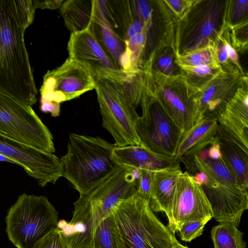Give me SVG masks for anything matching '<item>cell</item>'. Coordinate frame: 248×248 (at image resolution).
<instances>
[{"label": "cell", "mask_w": 248, "mask_h": 248, "mask_svg": "<svg viewBox=\"0 0 248 248\" xmlns=\"http://www.w3.org/2000/svg\"><path fill=\"white\" fill-rule=\"evenodd\" d=\"M35 10L32 0H0V93L31 107L37 91L24 34Z\"/></svg>", "instance_id": "1"}, {"label": "cell", "mask_w": 248, "mask_h": 248, "mask_svg": "<svg viewBox=\"0 0 248 248\" xmlns=\"http://www.w3.org/2000/svg\"><path fill=\"white\" fill-rule=\"evenodd\" d=\"M199 185L212 208L213 217L219 223L238 227L248 208V190L239 184L226 166L217 141L179 160Z\"/></svg>", "instance_id": "2"}, {"label": "cell", "mask_w": 248, "mask_h": 248, "mask_svg": "<svg viewBox=\"0 0 248 248\" xmlns=\"http://www.w3.org/2000/svg\"><path fill=\"white\" fill-rule=\"evenodd\" d=\"M126 86L130 99L142 109L136 130L142 146L161 155L174 157L183 133L166 111L150 85L146 74L139 71Z\"/></svg>", "instance_id": "3"}, {"label": "cell", "mask_w": 248, "mask_h": 248, "mask_svg": "<svg viewBox=\"0 0 248 248\" xmlns=\"http://www.w3.org/2000/svg\"><path fill=\"white\" fill-rule=\"evenodd\" d=\"M116 147L100 137L70 134L66 154L60 158L62 176L79 195L88 193L119 167L112 156Z\"/></svg>", "instance_id": "4"}, {"label": "cell", "mask_w": 248, "mask_h": 248, "mask_svg": "<svg viewBox=\"0 0 248 248\" xmlns=\"http://www.w3.org/2000/svg\"><path fill=\"white\" fill-rule=\"evenodd\" d=\"M113 213L122 248H172L180 243L155 215L149 200L137 193L122 201Z\"/></svg>", "instance_id": "5"}, {"label": "cell", "mask_w": 248, "mask_h": 248, "mask_svg": "<svg viewBox=\"0 0 248 248\" xmlns=\"http://www.w3.org/2000/svg\"><path fill=\"white\" fill-rule=\"evenodd\" d=\"M58 219V212L46 197L23 193L7 212L6 232L17 248H35L57 228Z\"/></svg>", "instance_id": "6"}, {"label": "cell", "mask_w": 248, "mask_h": 248, "mask_svg": "<svg viewBox=\"0 0 248 248\" xmlns=\"http://www.w3.org/2000/svg\"><path fill=\"white\" fill-rule=\"evenodd\" d=\"M97 98L103 126L117 147L141 145L136 130L139 117L125 85V79L95 77Z\"/></svg>", "instance_id": "7"}, {"label": "cell", "mask_w": 248, "mask_h": 248, "mask_svg": "<svg viewBox=\"0 0 248 248\" xmlns=\"http://www.w3.org/2000/svg\"><path fill=\"white\" fill-rule=\"evenodd\" d=\"M228 1L193 0L178 20L174 47L177 56L214 43L227 28Z\"/></svg>", "instance_id": "8"}, {"label": "cell", "mask_w": 248, "mask_h": 248, "mask_svg": "<svg viewBox=\"0 0 248 248\" xmlns=\"http://www.w3.org/2000/svg\"><path fill=\"white\" fill-rule=\"evenodd\" d=\"M0 132L21 143L53 154L52 135L31 106L0 93Z\"/></svg>", "instance_id": "9"}, {"label": "cell", "mask_w": 248, "mask_h": 248, "mask_svg": "<svg viewBox=\"0 0 248 248\" xmlns=\"http://www.w3.org/2000/svg\"><path fill=\"white\" fill-rule=\"evenodd\" d=\"M145 72L157 98L183 134L191 129L198 121L195 102L197 90L182 74L170 77Z\"/></svg>", "instance_id": "10"}, {"label": "cell", "mask_w": 248, "mask_h": 248, "mask_svg": "<svg viewBox=\"0 0 248 248\" xmlns=\"http://www.w3.org/2000/svg\"><path fill=\"white\" fill-rule=\"evenodd\" d=\"M95 80L84 64L68 58L60 66L48 70L40 89L41 99L61 104L95 89Z\"/></svg>", "instance_id": "11"}, {"label": "cell", "mask_w": 248, "mask_h": 248, "mask_svg": "<svg viewBox=\"0 0 248 248\" xmlns=\"http://www.w3.org/2000/svg\"><path fill=\"white\" fill-rule=\"evenodd\" d=\"M140 170L119 166L88 193L79 195L89 205L96 226L123 201L137 193Z\"/></svg>", "instance_id": "12"}, {"label": "cell", "mask_w": 248, "mask_h": 248, "mask_svg": "<svg viewBox=\"0 0 248 248\" xmlns=\"http://www.w3.org/2000/svg\"><path fill=\"white\" fill-rule=\"evenodd\" d=\"M167 227L174 234L188 221L207 222L213 218L211 205L201 186L187 171L179 176L170 208Z\"/></svg>", "instance_id": "13"}, {"label": "cell", "mask_w": 248, "mask_h": 248, "mask_svg": "<svg viewBox=\"0 0 248 248\" xmlns=\"http://www.w3.org/2000/svg\"><path fill=\"white\" fill-rule=\"evenodd\" d=\"M0 154L14 160L38 185L55 184L62 176L61 159L48 153L18 142L0 132Z\"/></svg>", "instance_id": "14"}, {"label": "cell", "mask_w": 248, "mask_h": 248, "mask_svg": "<svg viewBox=\"0 0 248 248\" xmlns=\"http://www.w3.org/2000/svg\"><path fill=\"white\" fill-rule=\"evenodd\" d=\"M244 81L233 64L221 65L219 72L196 92L197 123L206 117L217 120Z\"/></svg>", "instance_id": "15"}, {"label": "cell", "mask_w": 248, "mask_h": 248, "mask_svg": "<svg viewBox=\"0 0 248 248\" xmlns=\"http://www.w3.org/2000/svg\"><path fill=\"white\" fill-rule=\"evenodd\" d=\"M67 50L69 58L86 65L94 77L126 78V75L112 59L90 26L71 33Z\"/></svg>", "instance_id": "16"}, {"label": "cell", "mask_w": 248, "mask_h": 248, "mask_svg": "<svg viewBox=\"0 0 248 248\" xmlns=\"http://www.w3.org/2000/svg\"><path fill=\"white\" fill-rule=\"evenodd\" d=\"M244 85L218 119L217 137L234 142L248 152V87Z\"/></svg>", "instance_id": "17"}, {"label": "cell", "mask_w": 248, "mask_h": 248, "mask_svg": "<svg viewBox=\"0 0 248 248\" xmlns=\"http://www.w3.org/2000/svg\"><path fill=\"white\" fill-rule=\"evenodd\" d=\"M74 210L69 222L58 221L61 231L68 248H89L93 246V235L96 227L91 209L81 197L74 203Z\"/></svg>", "instance_id": "18"}, {"label": "cell", "mask_w": 248, "mask_h": 248, "mask_svg": "<svg viewBox=\"0 0 248 248\" xmlns=\"http://www.w3.org/2000/svg\"><path fill=\"white\" fill-rule=\"evenodd\" d=\"M112 156L119 166L151 171L180 166L174 157L155 153L141 145L116 147Z\"/></svg>", "instance_id": "19"}, {"label": "cell", "mask_w": 248, "mask_h": 248, "mask_svg": "<svg viewBox=\"0 0 248 248\" xmlns=\"http://www.w3.org/2000/svg\"><path fill=\"white\" fill-rule=\"evenodd\" d=\"M182 172L180 166L152 172L149 201L153 212L167 213L172 200L176 182Z\"/></svg>", "instance_id": "20"}, {"label": "cell", "mask_w": 248, "mask_h": 248, "mask_svg": "<svg viewBox=\"0 0 248 248\" xmlns=\"http://www.w3.org/2000/svg\"><path fill=\"white\" fill-rule=\"evenodd\" d=\"M217 129L216 119H202L183 134L174 157L179 161L183 156L192 155L212 143L216 139Z\"/></svg>", "instance_id": "21"}, {"label": "cell", "mask_w": 248, "mask_h": 248, "mask_svg": "<svg viewBox=\"0 0 248 248\" xmlns=\"http://www.w3.org/2000/svg\"><path fill=\"white\" fill-rule=\"evenodd\" d=\"M90 27L103 47L121 69L120 64L126 51L125 41L108 24L98 0H94V14Z\"/></svg>", "instance_id": "22"}, {"label": "cell", "mask_w": 248, "mask_h": 248, "mask_svg": "<svg viewBox=\"0 0 248 248\" xmlns=\"http://www.w3.org/2000/svg\"><path fill=\"white\" fill-rule=\"evenodd\" d=\"M176 59L174 44H165L156 49L139 67L151 75L175 77L182 74Z\"/></svg>", "instance_id": "23"}, {"label": "cell", "mask_w": 248, "mask_h": 248, "mask_svg": "<svg viewBox=\"0 0 248 248\" xmlns=\"http://www.w3.org/2000/svg\"><path fill=\"white\" fill-rule=\"evenodd\" d=\"M94 10V0L63 1L60 13L65 26L71 33L81 31L91 25Z\"/></svg>", "instance_id": "24"}, {"label": "cell", "mask_w": 248, "mask_h": 248, "mask_svg": "<svg viewBox=\"0 0 248 248\" xmlns=\"http://www.w3.org/2000/svg\"><path fill=\"white\" fill-rule=\"evenodd\" d=\"M222 158L242 187L248 189V152L236 143L218 139Z\"/></svg>", "instance_id": "25"}, {"label": "cell", "mask_w": 248, "mask_h": 248, "mask_svg": "<svg viewBox=\"0 0 248 248\" xmlns=\"http://www.w3.org/2000/svg\"><path fill=\"white\" fill-rule=\"evenodd\" d=\"M94 248H122L118 225L113 213L102 220L93 235Z\"/></svg>", "instance_id": "26"}, {"label": "cell", "mask_w": 248, "mask_h": 248, "mask_svg": "<svg viewBox=\"0 0 248 248\" xmlns=\"http://www.w3.org/2000/svg\"><path fill=\"white\" fill-rule=\"evenodd\" d=\"M231 222H221L213 227L211 237L214 248H246L244 233Z\"/></svg>", "instance_id": "27"}, {"label": "cell", "mask_w": 248, "mask_h": 248, "mask_svg": "<svg viewBox=\"0 0 248 248\" xmlns=\"http://www.w3.org/2000/svg\"><path fill=\"white\" fill-rule=\"evenodd\" d=\"M176 62L178 65L184 66H221L217 58L214 43L177 56Z\"/></svg>", "instance_id": "28"}, {"label": "cell", "mask_w": 248, "mask_h": 248, "mask_svg": "<svg viewBox=\"0 0 248 248\" xmlns=\"http://www.w3.org/2000/svg\"><path fill=\"white\" fill-rule=\"evenodd\" d=\"M187 82L198 90L210 81L220 70L221 66L207 65L198 66L178 65Z\"/></svg>", "instance_id": "29"}, {"label": "cell", "mask_w": 248, "mask_h": 248, "mask_svg": "<svg viewBox=\"0 0 248 248\" xmlns=\"http://www.w3.org/2000/svg\"><path fill=\"white\" fill-rule=\"evenodd\" d=\"M248 0L228 1L226 24L231 27L248 21Z\"/></svg>", "instance_id": "30"}, {"label": "cell", "mask_w": 248, "mask_h": 248, "mask_svg": "<svg viewBox=\"0 0 248 248\" xmlns=\"http://www.w3.org/2000/svg\"><path fill=\"white\" fill-rule=\"evenodd\" d=\"M206 222L203 221H188L180 226L178 231L181 239L186 242H190L202 233Z\"/></svg>", "instance_id": "31"}, {"label": "cell", "mask_w": 248, "mask_h": 248, "mask_svg": "<svg viewBox=\"0 0 248 248\" xmlns=\"http://www.w3.org/2000/svg\"><path fill=\"white\" fill-rule=\"evenodd\" d=\"M35 248H68L61 231L58 228L46 235Z\"/></svg>", "instance_id": "32"}, {"label": "cell", "mask_w": 248, "mask_h": 248, "mask_svg": "<svg viewBox=\"0 0 248 248\" xmlns=\"http://www.w3.org/2000/svg\"><path fill=\"white\" fill-rule=\"evenodd\" d=\"M140 170V175L137 193L142 198L149 200L152 171L145 170Z\"/></svg>", "instance_id": "33"}, {"label": "cell", "mask_w": 248, "mask_h": 248, "mask_svg": "<svg viewBox=\"0 0 248 248\" xmlns=\"http://www.w3.org/2000/svg\"><path fill=\"white\" fill-rule=\"evenodd\" d=\"M193 0H164L170 12L180 19L192 5Z\"/></svg>", "instance_id": "34"}, {"label": "cell", "mask_w": 248, "mask_h": 248, "mask_svg": "<svg viewBox=\"0 0 248 248\" xmlns=\"http://www.w3.org/2000/svg\"><path fill=\"white\" fill-rule=\"evenodd\" d=\"M40 108L42 111L45 113L49 112L53 117H57L60 115L61 104L40 99Z\"/></svg>", "instance_id": "35"}, {"label": "cell", "mask_w": 248, "mask_h": 248, "mask_svg": "<svg viewBox=\"0 0 248 248\" xmlns=\"http://www.w3.org/2000/svg\"><path fill=\"white\" fill-rule=\"evenodd\" d=\"M63 1L62 0H32V2L35 9L54 10L60 8Z\"/></svg>", "instance_id": "36"}, {"label": "cell", "mask_w": 248, "mask_h": 248, "mask_svg": "<svg viewBox=\"0 0 248 248\" xmlns=\"http://www.w3.org/2000/svg\"><path fill=\"white\" fill-rule=\"evenodd\" d=\"M0 161L7 162L9 163H14L17 165V163L13 159L0 154Z\"/></svg>", "instance_id": "37"}, {"label": "cell", "mask_w": 248, "mask_h": 248, "mask_svg": "<svg viewBox=\"0 0 248 248\" xmlns=\"http://www.w3.org/2000/svg\"><path fill=\"white\" fill-rule=\"evenodd\" d=\"M172 248H188L187 246L182 245L180 243L175 245Z\"/></svg>", "instance_id": "38"}, {"label": "cell", "mask_w": 248, "mask_h": 248, "mask_svg": "<svg viewBox=\"0 0 248 248\" xmlns=\"http://www.w3.org/2000/svg\"><path fill=\"white\" fill-rule=\"evenodd\" d=\"M93 248V246H92V247H90V248Z\"/></svg>", "instance_id": "39"}]
</instances>
